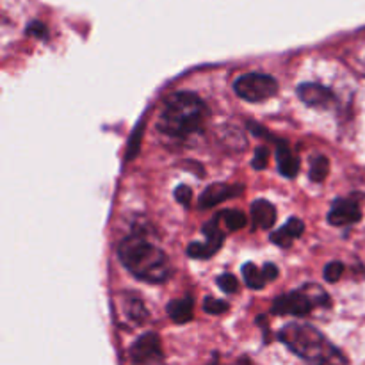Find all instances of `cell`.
Here are the masks:
<instances>
[{
  "label": "cell",
  "mask_w": 365,
  "mask_h": 365,
  "mask_svg": "<svg viewBox=\"0 0 365 365\" xmlns=\"http://www.w3.org/2000/svg\"><path fill=\"white\" fill-rule=\"evenodd\" d=\"M209 120V109L198 95L180 91L171 95L164 103L159 118V130L170 138L185 139L200 134Z\"/></svg>",
  "instance_id": "cell-1"
},
{
  "label": "cell",
  "mask_w": 365,
  "mask_h": 365,
  "mask_svg": "<svg viewBox=\"0 0 365 365\" xmlns=\"http://www.w3.org/2000/svg\"><path fill=\"white\" fill-rule=\"evenodd\" d=\"M120 262L139 280L160 284L170 277V260L159 246L146 241L145 235H128L118 246Z\"/></svg>",
  "instance_id": "cell-2"
},
{
  "label": "cell",
  "mask_w": 365,
  "mask_h": 365,
  "mask_svg": "<svg viewBox=\"0 0 365 365\" xmlns=\"http://www.w3.org/2000/svg\"><path fill=\"white\" fill-rule=\"evenodd\" d=\"M278 339L310 365H349L344 353L339 351L319 330L305 323H289Z\"/></svg>",
  "instance_id": "cell-3"
},
{
  "label": "cell",
  "mask_w": 365,
  "mask_h": 365,
  "mask_svg": "<svg viewBox=\"0 0 365 365\" xmlns=\"http://www.w3.org/2000/svg\"><path fill=\"white\" fill-rule=\"evenodd\" d=\"M317 307H330V294L316 284H305L298 291L278 296L271 312L274 316H307Z\"/></svg>",
  "instance_id": "cell-4"
},
{
  "label": "cell",
  "mask_w": 365,
  "mask_h": 365,
  "mask_svg": "<svg viewBox=\"0 0 365 365\" xmlns=\"http://www.w3.org/2000/svg\"><path fill=\"white\" fill-rule=\"evenodd\" d=\"M235 93L246 102H264L278 93V82L271 75L246 73L234 84Z\"/></svg>",
  "instance_id": "cell-5"
},
{
  "label": "cell",
  "mask_w": 365,
  "mask_h": 365,
  "mask_svg": "<svg viewBox=\"0 0 365 365\" xmlns=\"http://www.w3.org/2000/svg\"><path fill=\"white\" fill-rule=\"evenodd\" d=\"M132 365H157L163 360L160 339L155 334H145L132 344L130 353Z\"/></svg>",
  "instance_id": "cell-6"
},
{
  "label": "cell",
  "mask_w": 365,
  "mask_h": 365,
  "mask_svg": "<svg viewBox=\"0 0 365 365\" xmlns=\"http://www.w3.org/2000/svg\"><path fill=\"white\" fill-rule=\"evenodd\" d=\"M245 191L241 184H212L200 195V207L202 209H212V207L220 205V203L227 202V200L235 198Z\"/></svg>",
  "instance_id": "cell-7"
},
{
  "label": "cell",
  "mask_w": 365,
  "mask_h": 365,
  "mask_svg": "<svg viewBox=\"0 0 365 365\" xmlns=\"http://www.w3.org/2000/svg\"><path fill=\"white\" fill-rule=\"evenodd\" d=\"M362 212L355 200L349 198H339L331 203V209L328 212V221L334 227H346V225H353L360 221Z\"/></svg>",
  "instance_id": "cell-8"
},
{
  "label": "cell",
  "mask_w": 365,
  "mask_h": 365,
  "mask_svg": "<svg viewBox=\"0 0 365 365\" xmlns=\"http://www.w3.org/2000/svg\"><path fill=\"white\" fill-rule=\"evenodd\" d=\"M298 96L302 98L303 103L310 107H328L335 100V95L331 89L324 88L321 84H314V82H305V84H299L298 88Z\"/></svg>",
  "instance_id": "cell-9"
},
{
  "label": "cell",
  "mask_w": 365,
  "mask_h": 365,
  "mask_svg": "<svg viewBox=\"0 0 365 365\" xmlns=\"http://www.w3.org/2000/svg\"><path fill=\"white\" fill-rule=\"evenodd\" d=\"M303 230H305V225H303V221L298 220V217H291V220H289L287 223L280 228V230H274L273 234H271L269 239L273 245L285 248V246H291L292 241H294V239H298L299 235L303 234Z\"/></svg>",
  "instance_id": "cell-10"
},
{
  "label": "cell",
  "mask_w": 365,
  "mask_h": 365,
  "mask_svg": "<svg viewBox=\"0 0 365 365\" xmlns=\"http://www.w3.org/2000/svg\"><path fill=\"white\" fill-rule=\"evenodd\" d=\"M277 163L278 170L284 177L294 178L299 173V159L292 153L291 146L285 141H280L277 146Z\"/></svg>",
  "instance_id": "cell-11"
},
{
  "label": "cell",
  "mask_w": 365,
  "mask_h": 365,
  "mask_svg": "<svg viewBox=\"0 0 365 365\" xmlns=\"http://www.w3.org/2000/svg\"><path fill=\"white\" fill-rule=\"evenodd\" d=\"M252 220L255 223V227L267 230L274 225L277 221V210L274 205H271L267 200H257L252 205Z\"/></svg>",
  "instance_id": "cell-12"
},
{
  "label": "cell",
  "mask_w": 365,
  "mask_h": 365,
  "mask_svg": "<svg viewBox=\"0 0 365 365\" xmlns=\"http://www.w3.org/2000/svg\"><path fill=\"white\" fill-rule=\"evenodd\" d=\"M168 314L177 324L189 323L192 319V299L191 298H178L168 303Z\"/></svg>",
  "instance_id": "cell-13"
},
{
  "label": "cell",
  "mask_w": 365,
  "mask_h": 365,
  "mask_svg": "<svg viewBox=\"0 0 365 365\" xmlns=\"http://www.w3.org/2000/svg\"><path fill=\"white\" fill-rule=\"evenodd\" d=\"M203 235L207 237V245H209V248L212 250L214 253H217L221 250V246H223L225 242V232L220 228V223H217V220L214 217L212 221H209V223H205V227H203Z\"/></svg>",
  "instance_id": "cell-14"
},
{
  "label": "cell",
  "mask_w": 365,
  "mask_h": 365,
  "mask_svg": "<svg viewBox=\"0 0 365 365\" xmlns=\"http://www.w3.org/2000/svg\"><path fill=\"white\" fill-rule=\"evenodd\" d=\"M242 277H245L246 285H248L250 289H262L264 285L267 284L266 277H264V271L259 269V267L252 262H246L245 266H242Z\"/></svg>",
  "instance_id": "cell-15"
},
{
  "label": "cell",
  "mask_w": 365,
  "mask_h": 365,
  "mask_svg": "<svg viewBox=\"0 0 365 365\" xmlns=\"http://www.w3.org/2000/svg\"><path fill=\"white\" fill-rule=\"evenodd\" d=\"M217 221H223V227L228 228V232H237L241 230L246 225V216L241 212V210H223L216 216Z\"/></svg>",
  "instance_id": "cell-16"
},
{
  "label": "cell",
  "mask_w": 365,
  "mask_h": 365,
  "mask_svg": "<svg viewBox=\"0 0 365 365\" xmlns=\"http://www.w3.org/2000/svg\"><path fill=\"white\" fill-rule=\"evenodd\" d=\"M328 171H330V160H328L324 155L314 157L312 164H310V173H309L310 180L321 184V182L328 177Z\"/></svg>",
  "instance_id": "cell-17"
},
{
  "label": "cell",
  "mask_w": 365,
  "mask_h": 365,
  "mask_svg": "<svg viewBox=\"0 0 365 365\" xmlns=\"http://www.w3.org/2000/svg\"><path fill=\"white\" fill-rule=\"evenodd\" d=\"M125 314H127L128 321L134 324H141L146 319V309L145 303L138 298H128L127 305H125Z\"/></svg>",
  "instance_id": "cell-18"
},
{
  "label": "cell",
  "mask_w": 365,
  "mask_h": 365,
  "mask_svg": "<svg viewBox=\"0 0 365 365\" xmlns=\"http://www.w3.org/2000/svg\"><path fill=\"white\" fill-rule=\"evenodd\" d=\"M187 255L191 257V259L207 260V259H210L212 255H216V253L209 248V245H207V242H191V245L187 246Z\"/></svg>",
  "instance_id": "cell-19"
},
{
  "label": "cell",
  "mask_w": 365,
  "mask_h": 365,
  "mask_svg": "<svg viewBox=\"0 0 365 365\" xmlns=\"http://www.w3.org/2000/svg\"><path fill=\"white\" fill-rule=\"evenodd\" d=\"M203 310H205L207 314H214V316H220V314L228 312V303L223 302V299L205 298V302H203Z\"/></svg>",
  "instance_id": "cell-20"
},
{
  "label": "cell",
  "mask_w": 365,
  "mask_h": 365,
  "mask_svg": "<svg viewBox=\"0 0 365 365\" xmlns=\"http://www.w3.org/2000/svg\"><path fill=\"white\" fill-rule=\"evenodd\" d=\"M217 285L221 287V291H225L227 294H234V292L239 291V282L234 274L225 273L221 277H217Z\"/></svg>",
  "instance_id": "cell-21"
},
{
  "label": "cell",
  "mask_w": 365,
  "mask_h": 365,
  "mask_svg": "<svg viewBox=\"0 0 365 365\" xmlns=\"http://www.w3.org/2000/svg\"><path fill=\"white\" fill-rule=\"evenodd\" d=\"M342 273H344V264L342 262H330L324 267V280L335 284V282L341 280Z\"/></svg>",
  "instance_id": "cell-22"
},
{
  "label": "cell",
  "mask_w": 365,
  "mask_h": 365,
  "mask_svg": "<svg viewBox=\"0 0 365 365\" xmlns=\"http://www.w3.org/2000/svg\"><path fill=\"white\" fill-rule=\"evenodd\" d=\"M267 163H269V152H267L266 146H260V148H257L255 157H253L252 160V166L260 171V170H266Z\"/></svg>",
  "instance_id": "cell-23"
},
{
  "label": "cell",
  "mask_w": 365,
  "mask_h": 365,
  "mask_svg": "<svg viewBox=\"0 0 365 365\" xmlns=\"http://www.w3.org/2000/svg\"><path fill=\"white\" fill-rule=\"evenodd\" d=\"M175 198H177V202L182 203V205H189L192 198V191L187 185H178V187L175 189Z\"/></svg>",
  "instance_id": "cell-24"
},
{
  "label": "cell",
  "mask_w": 365,
  "mask_h": 365,
  "mask_svg": "<svg viewBox=\"0 0 365 365\" xmlns=\"http://www.w3.org/2000/svg\"><path fill=\"white\" fill-rule=\"evenodd\" d=\"M27 32H29V34H32V36H38V38H46L45 25L39 24V21H34V24L29 25Z\"/></svg>",
  "instance_id": "cell-25"
},
{
  "label": "cell",
  "mask_w": 365,
  "mask_h": 365,
  "mask_svg": "<svg viewBox=\"0 0 365 365\" xmlns=\"http://www.w3.org/2000/svg\"><path fill=\"white\" fill-rule=\"evenodd\" d=\"M262 271L267 282H274L278 278V267L274 266V264H266V266L262 267Z\"/></svg>",
  "instance_id": "cell-26"
}]
</instances>
